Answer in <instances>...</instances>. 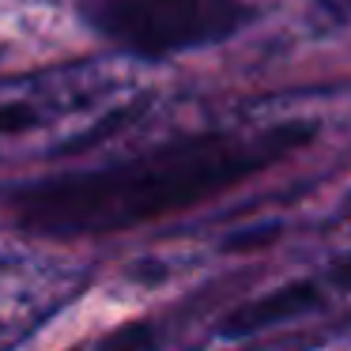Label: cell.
Returning <instances> with one entry per match:
<instances>
[{
	"instance_id": "cell-1",
	"label": "cell",
	"mask_w": 351,
	"mask_h": 351,
	"mask_svg": "<svg viewBox=\"0 0 351 351\" xmlns=\"http://www.w3.org/2000/svg\"><path fill=\"white\" fill-rule=\"evenodd\" d=\"M140 53L87 57L0 80V162L49 159L95 144L140 117L159 95Z\"/></svg>"
},
{
	"instance_id": "cell-2",
	"label": "cell",
	"mask_w": 351,
	"mask_h": 351,
	"mask_svg": "<svg viewBox=\"0 0 351 351\" xmlns=\"http://www.w3.org/2000/svg\"><path fill=\"white\" fill-rule=\"evenodd\" d=\"M84 276L72 257L19 238H0V348L23 340L38 321L61 310L80 291Z\"/></svg>"
},
{
	"instance_id": "cell-3",
	"label": "cell",
	"mask_w": 351,
	"mask_h": 351,
	"mask_svg": "<svg viewBox=\"0 0 351 351\" xmlns=\"http://www.w3.org/2000/svg\"><path fill=\"white\" fill-rule=\"evenodd\" d=\"M95 19L132 38L136 49H174L230 31L238 0H91Z\"/></svg>"
},
{
	"instance_id": "cell-4",
	"label": "cell",
	"mask_w": 351,
	"mask_h": 351,
	"mask_svg": "<svg viewBox=\"0 0 351 351\" xmlns=\"http://www.w3.org/2000/svg\"><path fill=\"white\" fill-rule=\"evenodd\" d=\"M306 351H351V328H340V332L321 336V340H313Z\"/></svg>"
},
{
	"instance_id": "cell-5",
	"label": "cell",
	"mask_w": 351,
	"mask_h": 351,
	"mask_svg": "<svg viewBox=\"0 0 351 351\" xmlns=\"http://www.w3.org/2000/svg\"><path fill=\"white\" fill-rule=\"evenodd\" d=\"M340 272H343V280H348V287H351V257H348V261H343V265H340Z\"/></svg>"
}]
</instances>
